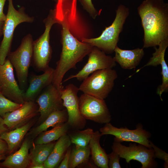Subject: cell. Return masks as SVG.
<instances>
[{"label": "cell", "mask_w": 168, "mask_h": 168, "mask_svg": "<svg viewBox=\"0 0 168 168\" xmlns=\"http://www.w3.org/2000/svg\"><path fill=\"white\" fill-rule=\"evenodd\" d=\"M144 35L143 48L156 47L168 39V4L163 0H144L138 8Z\"/></svg>", "instance_id": "6da1fadb"}, {"label": "cell", "mask_w": 168, "mask_h": 168, "mask_svg": "<svg viewBox=\"0 0 168 168\" xmlns=\"http://www.w3.org/2000/svg\"><path fill=\"white\" fill-rule=\"evenodd\" d=\"M62 48L59 59L57 63L52 83L58 87L62 86V80L70 69L76 68L77 64L91 51L93 46L77 39L71 33L66 25L60 21Z\"/></svg>", "instance_id": "7a4b0ae2"}, {"label": "cell", "mask_w": 168, "mask_h": 168, "mask_svg": "<svg viewBox=\"0 0 168 168\" xmlns=\"http://www.w3.org/2000/svg\"><path fill=\"white\" fill-rule=\"evenodd\" d=\"M57 1L54 10L57 23H64L72 34L81 41L83 39L89 38V28L77 11V0Z\"/></svg>", "instance_id": "3957f363"}, {"label": "cell", "mask_w": 168, "mask_h": 168, "mask_svg": "<svg viewBox=\"0 0 168 168\" xmlns=\"http://www.w3.org/2000/svg\"><path fill=\"white\" fill-rule=\"evenodd\" d=\"M129 13L128 8L120 5L116 11V16L113 22L105 28L99 37L83 39L81 41L96 47L105 53H113L117 46L120 33Z\"/></svg>", "instance_id": "277c9868"}, {"label": "cell", "mask_w": 168, "mask_h": 168, "mask_svg": "<svg viewBox=\"0 0 168 168\" xmlns=\"http://www.w3.org/2000/svg\"><path fill=\"white\" fill-rule=\"evenodd\" d=\"M117 77L116 71L112 68L98 70L83 81L78 88L79 91L104 100L113 89Z\"/></svg>", "instance_id": "5b68a950"}, {"label": "cell", "mask_w": 168, "mask_h": 168, "mask_svg": "<svg viewBox=\"0 0 168 168\" xmlns=\"http://www.w3.org/2000/svg\"><path fill=\"white\" fill-rule=\"evenodd\" d=\"M8 5L6 18L4 21L3 38L0 45V64L4 63L10 52L15 29L23 22L31 23L34 18L26 14L22 7L16 10L13 4L12 0H8Z\"/></svg>", "instance_id": "8992f818"}, {"label": "cell", "mask_w": 168, "mask_h": 168, "mask_svg": "<svg viewBox=\"0 0 168 168\" xmlns=\"http://www.w3.org/2000/svg\"><path fill=\"white\" fill-rule=\"evenodd\" d=\"M45 30L43 34L33 44V60L34 68L39 71L44 72L49 67L52 49L50 44V32L52 26L57 23L54 10H51L44 20Z\"/></svg>", "instance_id": "52a82bcc"}, {"label": "cell", "mask_w": 168, "mask_h": 168, "mask_svg": "<svg viewBox=\"0 0 168 168\" xmlns=\"http://www.w3.org/2000/svg\"><path fill=\"white\" fill-rule=\"evenodd\" d=\"M33 42L31 35L28 34L22 39L16 49L10 52L7 56L8 59L15 69L19 83L23 86L26 83L33 58Z\"/></svg>", "instance_id": "ba28073f"}, {"label": "cell", "mask_w": 168, "mask_h": 168, "mask_svg": "<svg viewBox=\"0 0 168 168\" xmlns=\"http://www.w3.org/2000/svg\"><path fill=\"white\" fill-rule=\"evenodd\" d=\"M112 151L118 154L120 158L125 159L127 163L131 160L138 161L142 165L141 168L157 167L158 164L154 158V152L152 147L149 148L141 144H129L128 146L121 143L114 141L111 147Z\"/></svg>", "instance_id": "9c48e42d"}, {"label": "cell", "mask_w": 168, "mask_h": 168, "mask_svg": "<svg viewBox=\"0 0 168 168\" xmlns=\"http://www.w3.org/2000/svg\"><path fill=\"white\" fill-rule=\"evenodd\" d=\"M81 114L86 119L100 124L109 123L111 115L104 100L83 93L79 97Z\"/></svg>", "instance_id": "30bf717a"}, {"label": "cell", "mask_w": 168, "mask_h": 168, "mask_svg": "<svg viewBox=\"0 0 168 168\" xmlns=\"http://www.w3.org/2000/svg\"><path fill=\"white\" fill-rule=\"evenodd\" d=\"M79 91L78 88L72 83L63 87L61 91L63 105L68 115L67 123L69 127L77 129L83 128L86 124V119L79 110L77 96Z\"/></svg>", "instance_id": "8fae6325"}, {"label": "cell", "mask_w": 168, "mask_h": 168, "mask_svg": "<svg viewBox=\"0 0 168 168\" xmlns=\"http://www.w3.org/2000/svg\"><path fill=\"white\" fill-rule=\"evenodd\" d=\"M102 135H111L115 136L114 141L119 142H132L143 145L147 147L152 148L149 138L151 136L150 133L143 128L140 124L136 125V128L130 130L127 127L118 128L109 123L105 124L100 129Z\"/></svg>", "instance_id": "7c38bea8"}, {"label": "cell", "mask_w": 168, "mask_h": 168, "mask_svg": "<svg viewBox=\"0 0 168 168\" xmlns=\"http://www.w3.org/2000/svg\"><path fill=\"white\" fill-rule=\"evenodd\" d=\"M88 55V61L82 69L77 73L69 76L63 82L73 78H76L79 81H83L96 71L112 68L116 65L113 58L106 55L105 53L96 47L93 46Z\"/></svg>", "instance_id": "4fadbf2b"}, {"label": "cell", "mask_w": 168, "mask_h": 168, "mask_svg": "<svg viewBox=\"0 0 168 168\" xmlns=\"http://www.w3.org/2000/svg\"><path fill=\"white\" fill-rule=\"evenodd\" d=\"M0 92L16 103L22 104L25 101L24 92L16 80L13 68L8 59L3 64H0Z\"/></svg>", "instance_id": "5bb4252c"}, {"label": "cell", "mask_w": 168, "mask_h": 168, "mask_svg": "<svg viewBox=\"0 0 168 168\" xmlns=\"http://www.w3.org/2000/svg\"><path fill=\"white\" fill-rule=\"evenodd\" d=\"M63 87L62 85L58 87L51 83L44 88L38 96L36 102L39 105L40 122H43L52 112L64 109L61 93Z\"/></svg>", "instance_id": "9a60e30c"}, {"label": "cell", "mask_w": 168, "mask_h": 168, "mask_svg": "<svg viewBox=\"0 0 168 168\" xmlns=\"http://www.w3.org/2000/svg\"><path fill=\"white\" fill-rule=\"evenodd\" d=\"M38 110L37 105L32 100L25 101L20 107L3 116L4 124L10 130L20 127L35 116Z\"/></svg>", "instance_id": "2e32d148"}, {"label": "cell", "mask_w": 168, "mask_h": 168, "mask_svg": "<svg viewBox=\"0 0 168 168\" xmlns=\"http://www.w3.org/2000/svg\"><path fill=\"white\" fill-rule=\"evenodd\" d=\"M158 46V48H155V51L152 54V57L150 58L148 63L137 70L136 72H139L146 66H152L156 67L159 64L161 65L162 82L157 88L156 93L162 101L161 97L162 94L167 92L168 90V66L164 58L166 50L168 46V39L161 41Z\"/></svg>", "instance_id": "e0dca14e"}, {"label": "cell", "mask_w": 168, "mask_h": 168, "mask_svg": "<svg viewBox=\"0 0 168 168\" xmlns=\"http://www.w3.org/2000/svg\"><path fill=\"white\" fill-rule=\"evenodd\" d=\"M54 70V69L49 67L43 74L32 76L28 87L24 92L25 101L32 100L44 88L52 83Z\"/></svg>", "instance_id": "ac0fdd59"}, {"label": "cell", "mask_w": 168, "mask_h": 168, "mask_svg": "<svg viewBox=\"0 0 168 168\" xmlns=\"http://www.w3.org/2000/svg\"><path fill=\"white\" fill-rule=\"evenodd\" d=\"M114 52V61L124 69L135 68L140 63L144 54L142 48H137L132 50L122 49L117 46Z\"/></svg>", "instance_id": "d6986e66"}, {"label": "cell", "mask_w": 168, "mask_h": 168, "mask_svg": "<svg viewBox=\"0 0 168 168\" xmlns=\"http://www.w3.org/2000/svg\"><path fill=\"white\" fill-rule=\"evenodd\" d=\"M30 142L26 139L22 143L20 149L6 158L0 163V166L8 168H26L30 165L29 150Z\"/></svg>", "instance_id": "ffe728a7"}, {"label": "cell", "mask_w": 168, "mask_h": 168, "mask_svg": "<svg viewBox=\"0 0 168 168\" xmlns=\"http://www.w3.org/2000/svg\"><path fill=\"white\" fill-rule=\"evenodd\" d=\"M69 136L66 134L61 137L55 142L50 154L44 161L45 168H54L61 161L71 144Z\"/></svg>", "instance_id": "44dd1931"}, {"label": "cell", "mask_w": 168, "mask_h": 168, "mask_svg": "<svg viewBox=\"0 0 168 168\" xmlns=\"http://www.w3.org/2000/svg\"><path fill=\"white\" fill-rule=\"evenodd\" d=\"M102 136L99 131L94 132L89 146L92 159L95 165L101 168H109L107 154L100 143Z\"/></svg>", "instance_id": "7402d4cb"}, {"label": "cell", "mask_w": 168, "mask_h": 168, "mask_svg": "<svg viewBox=\"0 0 168 168\" xmlns=\"http://www.w3.org/2000/svg\"><path fill=\"white\" fill-rule=\"evenodd\" d=\"M33 124L34 121L30 120L20 127L10 131L5 132L0 135L1 138L7 144L8 153H11L16 149Z\"/></svg>", "instance_id": "603a6c76"}, {"label": "cell", "mask_w": 168, "mask_h": 168, "mask_svg": "<svg viewBox=\"0 0 168 168\" xmlns=\"http://www.w3.org/2000/svg\"><path fill=\"white\" fill-rule=\"evenodd\" d=\"M68 115L66 109L55 111L51 113L40 125L34 128L30 132L33 138L38 136L49 128L67 122Z\"/></svg>", "instance_id": "cb8c5ba5"}, {"label": "cell", "mask_w": 168, "mask_h": 168, "mask_svg": "<svg viewBox=\"0 0 168 168\" xmlns=\"http://www.w3.org/2000/svg\"><path fill=\"white\" fill-rule=\"evenodd\" d=\"M55 143L53 142L46 144H35L29 153V166L43 164L52 151Z\"/></svg>", "instance_id": "d4e9b609"}, {"label": "cell", "mask_w": 168, "mask_h": 168, "mask_svg": "<svg viewBox=\"0 0 168 168\" xmlns=\"http://www.w3.org/2000/svg\"><path fill=\"white\" fill-rule=\"evenodd\" d=\"M69 126L67 122L58 124L51 130L44 131L39 135L34 142V144H46L58 140L67 134Z\"/></svg>", "instance_id": "484cf974"}, {"label": "cell", "mask_w": 168, "mask_h": 168, "mask_svg": "<svg viewBox=\"0 0 168 168\" xmlns=\"http://www.w3.org/2000/svg\"><path fill=\"white\" fill-rule=\"evenodd\" d=\"M90 154L89 145L84 147H75L71 150L69 168H75L79 165L86 163Z\"/></svg>", "instance_id": "4316f807"}, {"label": "cell", "mask_w": 168, "mask_h": 168, "mask_svg": "<svg viewBox=\"0 0 168 168\" xmlns=\"http://www.w3.org/2000/svg\"><path fill=\"white\" fill-rule=\"evenodd\" d=\"M94 132L92 129L88 128L83 130H77L68 135L71 143L76 147H85L89 145Z\"/></svg>", "instance_id": "83f0119b"}, {"label": "cell", "mask_w": 168, "mask_h": 168, "mask_svg": "<svg viewBox=\"0 0 168 168\" xmlns=\"http://www.w3.org/2000/svg\"><path fill=\"white\" fill-rule=\"evenodd\" d=\"M22 104L12 101L6 97L0 92V116L2 117L6 114L19 108Z\"/></svg>", "instance_id": "f1b7e54d"}, {"label": "cell", "mask_w": 168, "mask_h": 168, "mask_svg": "<svg viewBox=\"0 0 168 168\" xmlns=\"http://www.w3.org/2000/svg\"><path fill=\"white\" fill-rule=\"evenodd\" d=\"M149 143L154 152V158H158L164 161V167L165 168L168 167V154L164 151L155 145L151 141Z\"/></svg>", "instance_id": "f546056e"}, {"label": "cell", "mask_w": 168, "mask_h": 168, "mask_svg": "<svg viewBox=\"0 0 168 168\" xmlns=\"http://www.w3.org/2000/svg\"><path fill=\"white\" fill-rule=\"evenodd\" d=\"M107 155L108 159L109 168H121L119 163V159L120 157L118 154L112 151L110 153Z\"/></svg>", "instance_id": "4dcf8cb0"}, {"label": "cell", "mask_w": 168, "mask_h": 168, "mask_svg": "<svg viewBox=\"0 0 168 168\" xmlns=\"http://www.w3.org/2000/svg\"><path fill=\"white\" fill-rule=\"evenodd\" d=\"M84 8L94 19L97 16L98 13L93 5L91 0H80Z\"/></svg>", "instance_id": "1f68e13d"}, {"label": "cell", "mask_w": 168, "mask_h": 168, "mask_svg": "<svg viewBox=\"0 0 168 168\" xmlns=\"http://www.w3.org/2000/svg\"><path fill=\"white\" fill-rule=\"evenodd\" d=\"M71 148L70 147L68 149L63 157L61 163L59 166V168H69V163L70 154L71 152Z\"/></svg>", "instance_id": "d6a6232c"}, {"label": "cell", "mask_w": 168, "mask_h": 168, "mask_svg": "<svg viewBox=\"0 0 168 168\" xmlns=\"http://www.w3.org/2000/svg\"><path fill=\"white\" fill-rule=\"evenodd\" d=\"M8 153V148L6 142L0 136V155Z\"/></svg>", "instance_id": "836d02e7"}, {"label": "cell", "mask_w": 168, "mask_h": 168, "mask_svg": "<svg viewBox=\"0 0 168 168\" xmlns=\"http://www.w3.org/2000/svg\"><path fill=\"white\" fill-rule=\"evenodd\" d=\"M6 0H0V21H4L6 15L3 12L4 5Z\"/></svg>", "instance_id": "e575fe53"}, {"label": "cell", "mask_w": 168, "mask_h": 168, "mask_svg": "<svg viewBox=\"0 0 168 168\" xmlns=\"http://www.w3.org/2000/svg\"><path fill=\"white\" fill-rule=\"evenodd\" d=\"M8 130V128L4 124L2 117L0 116V135L4 132L7 131Z\"/></svg>", "instance_id": "d590c367"}, {"label": "cell", "mask_w": 168, "mask_h": 168, "mask_svg": "<svg viewBox=\"0 0 168 168\" xmlns=\"http://www.w3.org/2000/svg\"><path fill=\"white\" fill-rule=\"evenodd\" d=\"M29 168H45L44 164H36L30 166Z\"/></svg>", "instance_id": "8d00e7d4"}, {"label": "cell", "mask_w": 168, "mask_h": 168, "mask_svg": "<svg viewBox=\"0 0 168 168\" xmlns=\"http://www.w3.org/2000/svg\"><path fill=\"white\" fill-rule=\"evenodd\" d=\"M4 21H0V38L3 34Z\"/></svg>", "instance_id": "74e56055"}, {"label": "cell", "mask_w": 168, "mask_h": 168, "mask_svg": "<svg viewBox=\"0 0 168 168\" xmlns=\"http://www.w3.org/2000/svg\"><path fill=\"white\" fill-rule=\"evenodd\" d=\"M6 158L5 155H0V161L5 159Z\"/></svg>", "instance_id": "f35d334b"}]
</instances>
